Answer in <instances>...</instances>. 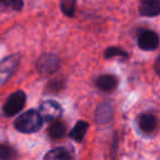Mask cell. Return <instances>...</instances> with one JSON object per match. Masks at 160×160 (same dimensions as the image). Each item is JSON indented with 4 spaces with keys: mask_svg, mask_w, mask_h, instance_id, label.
<instances>
[{
    "mask_svg": "<svg viewBox=\"0 0 160 160\" xmlns=\"http://www.w3.org/2000/svg\"><path fill=\"white\" fill-rule=\"evenodd\" d=\"M88 128H89V124H88L87 122H85V121H78V122L76 123L75 127L72 128V131L70 132L69 136H70L73 140L80 142L83 139V137H85Z\"/></svg>",
    "mask_w": 160,
    "mask_h": 160,
    "instance_id": "11",
    "label": "cell"
},
{
    "mask_svg": "<svg viewBox=\"0 0 160 160\" xmlns=\"http://www.w3.org/2000/svg\"><path fill=\"white\" fill-rule=\"evenodd\" d=\"M138 126L145 133H151L157 126V118L152 113H144L138 118Z\"/></svg>",
    "mask_w": 160,
    "mask_h": 160,
    "instance_id": "9",
    "label": "cell"
},
{
    "mask_svg": "<svg viewBox=\"0 0 160 160\" xmlns=\"http://www.w3.org/2000/svg\"><path fill=\"white\" fill-rule=\"evenodd\" d=\"M22 7L23 0H0V8H10L19 11Z\"/></svg>",
    "mask_w": 160,
    "mask_h": 160,
    "instance_id": "17",
    "label": "cell"
},
{
    "mask_svg": "<svg viewBox=\"0 0 160 160\" xmlns=\"http://www.w3.org/2000/svg\"><path fill=\"white\" fill-rule=\"evenodd\" d=\"M104 57L107 59L113 57H123V58H127V53L123 49L118 48V47H110L105 51L104 53Z\"/></svg>",
    "mask_w": 160,
    "mask_h": 160,
    "instance_id": "16",
    "label": "cell"
},
{
    "mask_svg": "<svg viewBox=\"0 0 160 160\" xmlns=\"http://www.w3.org/2000/svg\"><path fill=\"white\" fill-rule=\"evenodd\" d=\"M38 114L44 121H55L59 118L62 114V109L57 102L53 100H47L43 102L38 110Z\"/></svg>",
    "mask_w": 160,
    "mask_h": 160,
    "instance_id": "5",
    "label": "cell"
},
{
    "mask_svg": "<svg viewBox=\"0 0 160 160\" xmlns=\"http://www.w3.org/2000/svg\"><path fill=\"white\" fill-rule=\"evenodd\" d=\"M96 86L102 91H113L118 87V79L113 75H103L97 79Z\"/></svg>",
    "mask_w": 160,
    "mask_h": 160,
    "instance_id": "8",
    "label": "cell"
},
{
    "mask_svg": "<svg viewBox=\"0 0 160 160\" xmlns=\"http://www.w3.org/2000/svg\"><path fill=\"white\" fill-rule=\"evenodd\" d=\"M64 87V83H62V79H56V80H52L51 82L47 86V90L51 92H57L60 89H62Z\"/></svg>",
    "mask_w": 160,
    "mask_h": 160,
    "instance_id": "18",
    "label": "cell"
},
{
    "mask_svg": "<svg viewBox=\"0 0 160 160\" xmlns=\"http://www.w3.org/2000/svg\"><path fill=\"white\" fill-rule=\"evenodd\" d=\"M159 45V36L153 31H144L138 36V46L142 51H155Z\"/></svg>",
    "mask_w": 160,
    "mask_h": 160,
    "instance_id": "6",
    "label": "cell"
},
{
    "mask_svg": "<svg viewBox=\"0 0 160 160\" xmlns=\"http://www.w3.org/2000/svg\"><path fill=\"white\" fill-rule=\"evenodd\" d=\"M20 54H12L0 60V85L7 82L20 65Z\"/></svg>",
    "mask_w": 160,
    "mask_h": 160,
    "instance_id": "2",
    "label": "cell"
},
{
    "mask_svg": "<svg viewBox=\"0 0 160 160\" xmlns=\"http://www.w3.org/2000/svg\"><path fill=\"white\" fill-rule=\"evenodd\" d=\"M44 160H72V153L65 147L52 149L46 153Z\"/></svg>",
    "mask_w": 160,
    "mask_h": 160,
    "instance_id": "10",
    "label": "cell"
},
{
    "mask_svg": "<svg viewBox=\"0 0 160 160\" xmlns=\"http://www.w3.org/2000/svg\"><path fill=\"white\" fill-rule=\"evenodd\" d=\"M60 60L55 54H44L36 64V70L43 76H48L54 73L59 68Z\"/></svg>",
    "mask_w": 160,
    "mask_h": 160,
    "instance_id": "4",
    "label": "cell"
},
{
    "mask_svg": "<svg viewBox=\"0 0 160 160\" xmlns=\"http://www.w3.org/2000/svg\"><path fill=\"white\" fill-rule=\"evenodd\" d=\"M17 153L12 147L6 144H0V160H13Z\"/></svg>",
    "mask_w": 160,
    "mask_h": 160,
    "instance_id": "15",
    "label": "cell"
},
{
    "mask_svg": "<svg viewBox=\"0 0 160 160\" xmlns=\"http://www.w3.org/2000/svg\"><path fill=\"white\" fill-rule=\"evenodd\" d=\"M139 13L142 17H157L160 13V0H140Z\"/></svg>",
    "mask_w": 160,
    "mask_h": 160,
    "instance_id": "7",
    "label": "cell"
},
{
    "mask_svg": "<svg viewBox=\"0 0 160 160\" xmlns=\"http://www.w3.org/2000/svg\"><path fill=\"white\" fill-rule=\"evenodd\" d=\"M25 101H27V96L23 91L19 90V91L13 92L8 98V100L6 101L5 105L2 108V112L5 116L11 118V116L18 114L24 107Z\"/></svg>",
    "mask_w": 160,
    "mask_h": 160,
    "instance_id": "3",
    "label": "cell"
},
{
    "mask_svg": "<svg viewBox=\"0 0 160 160\" xmlns=\"http://www.w3.org/2000/svg\"><path fill=\"white\" fill-rule=\"evenodd\" d=\"M60 9L64 14L69 18H72L76 12V0H62Z\"/></svg>",
    "mask_w": 160,
    "mask_h": 160,
    "instance_id": "14",
    "label": "cell"
},
{
    "mask_svg": "<svg viewBox=\"0 0 160 160\" xmlns=\"http://www.w3.org/2000/svg\"><path fill=\"white\" fill-rule=\"evenodd\" d=\"M66 134V126L60 121H54L48 127V135L53 139H60Z\"/></svg>",
    "mask_w": 160,
    "mask_h": 160,
    "instance_id": "13",
    "label": "cell"
},
{
    "mask_svg": "<svg viewBox=\"0 0 160 160\" xmlns=\"http://www.w3.org/2000/svg\"><path fill=\"white\" fill-rule=\"evenodd\" d=\"M43 125V120L40 116L38 111L35 110H29V111L22 113L16 121L14 126L21 133L31 134L40 131Z\"/></svg>",
    "mask_w": 160,
    "mask_h": 160,
    "instance_id": "1",
    "label": "cell"
},
{
    "mask_svg": "<svg viewBox=\"0 0 160 160\" xmlns=\"http://www.w3.org/2000/svg\"><path fill=\"white\" fill-rule=\"evenodd\" d=\"M112 114H113L112 108L108 103H103V104L99 105L98 109H97L96 120L100 124H104V123H108L111 120Z\"/></svg>",
    "mask_w": 160,
    "mask_h": 160,
    "instance_id": "12",
    "label": "cell"
}]
</instances>
